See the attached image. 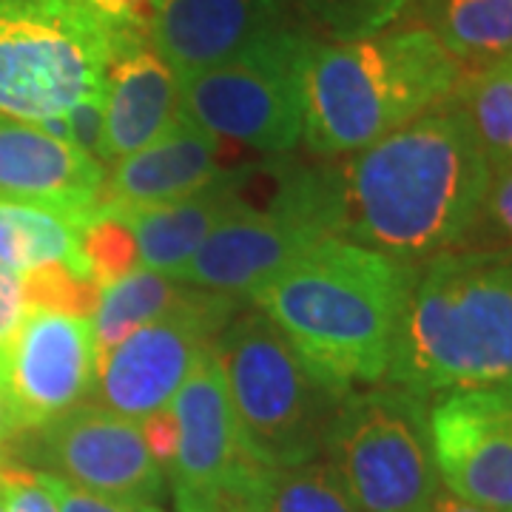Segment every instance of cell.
<instances>
[{
  "label": "cell",
  "instance_id": "1",
  "mask_svg": "<svg viewBox=\"0 0 512 512\" xmlns=\"http://www.w3.org/2000/svg\"><path fill=\"white\" fill-rule=\"evenodd\" d=\"M493 168L450 103L330 163L336 237L407 265L478 231Z\"/></svg>",
  "mask_w": 512,
  "mask_h": 512
},
{
  "label": "cell",
  "instance_id": "2",
  "mask_svg": "<svg viewBox=\"0 0 512 512\" xmlns=\"http://www.w3.org/2000/svg\"><path fill=\"white\" fill-rule=\"evenodd\" d=\"M419 265L325 237L256 285L265 313L319 379L339 393L387 376Z\"/></svg>",
  "mask_w": 512,
  "mask_h": 512
},
{
  "label": "cell",
  "instance_id": "3",
  "mask_svg": "<svg viewBox=\"0 0 512 512\" xmlns=\"http://www.w3.org/2000/svg\"><path fill=\"white\" fill-rule=\"evenodd\" d=\"M390 387L419 399L512 379V251L456 248L419 265Z\"/></svg>",
  "mask_w": 512,
  "mask_h": 512
},
{
  "label": "cell",
  "instance_id": "4",
  "mask_svg": "<svg viewBox=\"0 0 512 512\" xmlns=\"http://www.w3.org/2000/svg\"><path fill=\"white\" fill-rule=\"evenodd\" d=\"M464 69L427 26L356 40H313L305 63L302 140L322 157H348L456 94Z\"/></svg>",
  "mask_w": 512,
  "mask_h": 512
},
{
  "label": "cell",
  "instance_id": "5",
  "mask_svg": "<svg viewBox=\"0 0 512 512\" xmlns=\"http://www.w3.org/2000/svg\"><path fill=\"white\" fill-rule=\"evenodd\" d=\"M214 348L248 456L262 467H299L325 456L330 424L348 393L319 379L256 308L239 311Z\"/></svg>",
  "mask_w": 512,
  "mask_h": 512
},
{
  "label": "cell",
  "instance_id": "6",
  "mask_svg": "<svg viewBox=\"0 0 512 512\" xmlns=\"http://www.w3.org/2000/svg\"><path fill=\"white\" fill-rule=\"evenodd\" d=\"M111 32L83 0H0V114L43 123L106 92Z\"/></svg>",
  "mask_w": 512,
  "mask_h": 512
},
{
  "label": "cell",
  "instance_id": "7",
  "mask_svg": "<svg viewBox=\"0 0 512 512\" xmlns=\"http://www.w3.org/2000/svg\"><path fill=\"white\" fill-rule=\"evenodd\" d=\"M325 461L359 512H430L441 490L427 402L399 387L350 390L330 424Z\"/></svg>",
  "mask_w": 512,
  "mask_h": 512
},
{
  "label": "cell",
  "instance_id": "8",
  "mask_svg": "<svg viewBox=\"0 0 512 512\" xmlns=\"http://www.w3.org/2000/svg\"><path fill=\"white\" fill-rule=\"evenodd\" d=\"M316 37L282 26L228 63L180 77V111L214 137L262 154H285L302 140L305 63Z\"/></svg>",
  "mask_w": 512,
  "mask_h": 512
},
{
  "label": "cell",
  "instance_id": "9",
  "mask_svg": "<svg viewBox=\"0 0 512 512\" xmlns=\"http://www.w3.org/2000/svg\"><path fill=\"white\" fill-rule=\"evenodd\" d=\"M265 208L248 202L197 248L177 279L248 302V293L319 239L336 237L330 165L274 171Z\"/></svg>",
  "mask_w": 512,
  "mask_h": 512
},
{
  "label": "cell",
  "instance_id": "10",
  "mask_svg": "<svg viewBox=\"0 0 512 512\" xmlns=\"http://www.w3.org/2000/svg\"><path fill=\"white\" fill-rule=\"evenodd\" d=\"M239 296L202 291L183 311L131 330L114 348L97 356L89 404L143 421L165 410L217 336L242 311Z\"/></svg>",
  "mask_w": 512,
  "mask_h": 512
},
{
  "label": "cell",
  "instance_id": "11",
  "mask_svg": "<svg viewBox=\"0 0 512 512\" xmlns=\"http://www.w3.org/2000/svg\"><path fill=\"white\" fill-rule=\"evenodd\" d=\"M168 407L177 419V450L165 467V487L174 510H245L265 467L248 456L242 444L217 348L197 362Z\"/></svg>",
  "mask_w": 512,
  "mask_h": 512
},
{
  "label": "cell",
  "instance_id": "12",
  "mask_svg": "<svg viewBox=\"0 0 512 512\" xmlns=\"http://www.w3.org/2000/svg\"><path fill=\"white\" fill-rule=\"evenodd\" d=\"M94 365L89 316L37 305L23 313L18 330L0 348V393L20 433L40 430L89 402Z\"/></svg>",
  "mask_w": 512,
  "mask_h": 512
},
{
  "label": "cell",
  "instance_id": "13",
  "mask_svg": "<svg viewBox=\"0 0 512 512\" xmlns=\"http://www.w3.org/2000/svg\"><path fill=\"white\" fill-rule=\"evenodd\" d=\"M427 430L444 490L512 512V379L436 396Z\"/></svg>",
  "mask_w": 512,
  "mask_h": 512
},
{
  "label": "cell",
  "instance_id": "14",
  "mask_svg": "<svg viewBox=\"0 0 512 512\" xmlns=\"http://www.w3.org/2000/svg\"><path fill=\"white\" fill-rule=\"evenodd\" d=\"M43 473L89 493L120 501L157 504L168 490L163 467L148 450L140 421L80 404L37 430Z\"/></svg>",
  "mask_w": 512,
  "mask_h": 512
},
{
  "label": "cell",
  "instance_id": "15",
  "mask_svg": "<svg viewBox=\"0 0 512 512\" xmlns=\"http://www.w3.org/2000/svg\"><path fill=\"white\" fill-rule=\"evenodd\" d=\"M291 23L274 0H163L148 43L180 80L234 60Z\"/></svg>",
  "mask_w": 512,
  "mask_h": 512
},
{
  "label": "cell",
  "instance_id": "16",
  "mask_svg": "<svg viewBox=\"0 0 512 512\" xmlns=\"http://www.w3.org/2000/svg\"><path fill=\"white\" fill-rule=\"evenodd\" d=\"M106 72V134L100 163L111 165L160 140L180 117V83L148 43V32L109 29Z\"/></svg>",
  "mask_w": 512,
  "mask_h": 512
},
{
  "label": "cell",
  "instance_id": "17",
  "mask_svg": "<svg viewBox=\"0 0 512 512\" xmlns=\"http://www.w3.org/2000/svg\"><path fill=\"white\" fill-rule=\"evenodd\" d=\"M220 137L180 111L174 126L143 151L111 163L100 188L97 214L123 217L200 191L222 171Z\"/></svg>",
  "mask_w": 512,
  "mask_h": 512
},
{
  "label": "cell",
  "instance_id": "18",
  "mask_svg": "<svg viewBox=\"0 0 512 512\" xmlns=\"http://www.w3.org/2000/svg\"><path fill=\"white\" fill-rule=\"evenodd\" d=\"M106 168L26 120L0 114V197L94 217Z\"/></svg>",
  "mask_w": 512,
  "mask_h": 512
},
{
  "label": "cell",
  "instance_id": "19",
  "mask_svg": "<svg viewBox=\"0 0 512 512\" xmlns=\"http://www.w3.org/2000/svg\"><path fill=\"white\" fill-rule=\"evenodd\" d=\"M254 171V165L225 168L217 180H211L188 197L117 217L120 222H126L134 237L140 265L177 279L202 242L228 217H234L239 208L251 202L245 188L251 183Z\"/></svg>",
  "mask_w": 512,
  "mask_h": 512
},
{
  "label": "cell",
  "instance_id": "20",
  "mask_svg": "<svg viewBox=\"0 0 512 512\" xmlns=\"http://www.w3.org/2000/svg\"><path fill=\"white\" fill-rule=\"evenodd\" d=\"M92 220L52 205L0 197V262L26 282L57 274L94 282L83 251V234Z\"/></svg>",
  "mask_w": 512,
  "mask_h": 512
},
{
  "label": "cell",
  "instance_id": "21",
  "mask_svg": "<svg viewBox=\"0 0 512 512\" xmlns=\"http://www.w3.org/2000/svg\"><path fill=\"white\" fill-rule=\"evenodd\" d=\"M205 288L188 285L183 279L148 271L137 265L120 279L100 288L97 308L92 313V336L97 356L126 339L131 330L163 319L168 313L194 305Z\"/></svg>",
  "mask_w": 512,
  "mask_h": 512
},
{
  "label": "cell",
  "instance_id": "22",
  "mask_svg": "<svg viewBox=\"0 0 512 512\" xmlns=\"http://www.w3.org/2000/svg\"><path fill=\"white\" fill-rule=\"evenodd\" d=\"M424 20L461 69L512 55V0H424Z\"/></svg>",
  "mask_w": 512,
  "mask_h": 512
},
{
  "label": "cell",
  "instance_id": "23",
  "mask_svg": "<svg viewBox=\"0 0 512 512\" xmlns=\"http://www.w3.org/2000/svg\"><path fill=\"white\" fill-rule=\"evenodd\" d=\"M450 106L464 117L495 171L512 165V55L461 74Z\"/></svg>",
  "mask_w": 512,
  "mask_h": 512
},
{
  "label": "cell",
  "instance_id": "24",
  "mask_svg": "<svg viewBox=\"0 0 512 512\" xmlns=\"http://www.w3.org/2000/svg\"><path fill=\"white\" fill-rule=\"evenodd\" d=\"M251 512H359L328 461L265 467L248 495Z\"/></svg>",
  "mask_w": 512,
  "mask_h": 512
},
{
  "label": "cell",
  "instance_id": "25",
  "mask_svg": "<svg viewBox=\"0 0 512 512\" xmlns=\"http://www.w3.org/2000/svg\"><path fill=\"white\" fill-rule=\"evenodd\" d=\"M288 18L313 37L356 40L390 29L416 0H274Z\"/></svg>",
  "mask_w": 512,
  "mask_h": 512
},
{
  "label": "cell",
  "instance_id": "26",
  "mask_svg": "<svg viewBox=\"0 0 512 512\" xmlns=\"http://www.w3.org/2000/svg\"><path fill=\"white\" fill-rule=\"evenodd\" d=\"M83 251L92 265L97 288L109 285L140 265L137 245H134L128 225L109 214H94V220L89 222V228L83 234Z\"/></svg>",
  "mask_w": 512,
  "mask_h": 512
},
{
  "label": "cell",
  "instance_id": "27",
  "mask_svg": "<svg viewBox=\"0 0 512 512\" xmlns=\"http://www.w3.org/2000/svg\"><path fill=\"white\" fill-rule=\"evenodd\" d=\"M0 490L6 512H60L55 495L40 481L37 470L0 464Z\"/></svg>",
  "mask_w": 512,
  "mask_h": 512
},
{
  "label": "cell",
  "instance_id": "28",
  "mask_svg": "<svg viewBox=\"0 0 512 512\" xmlns=\"http://www.w3.org/2000/svg\"><path fill=\"white\" fill-rule=\"evenodd\" d=\"M37 476L49 487V493L55 495L57 510L60 512H163L157 504L120 501V498H109V495L80 490V487H72V484H66L60 478L43 473V470H37Z\"/></svg>",
  "mask_w": 512,
  "mask_h": 512
},
{
  "label": "cell",
  "instance_id": "29",
  "mask_svg": "<svg viewBox=\"0 0 512 512\" xmlns=\"http://www.w3.org/2000/svg\"><path fill=\"white\" fill-rule=\"evenodd\" d=\"M66 120V143L80 148L83 154L94 157L100 163L103 154V134H106V106H103V94L89 97L83 103H77L74 109L63 114Z\"/></svg>",
  "mask_w": 512,
  "mask_h": 512
},
{
  "label": "cell",
  "instance_id": "30",
  "mask_svg": "<svg viewBox=\"0 0 512 512\" xmlns=\"http://www.w3.org/2000/svg\"><path fill=\"white\" fill-rule=\"evenodd\" d=\"M481 225H487V231H493L507 245L504 251H512V165L493 174L478 228Z\"/></svg>",
  "mask_w": 512,
  "mask_h": 512
},
{
  "label": "cell",
  "instance_id": "31",
  "mask_svg": "<svg viewBox=\"0 0 512 512\" xmlns=\"http://www.w3.org/2000/svg\"><path fill=\"white\" fill-rule=\"evenodd\" d=\"M109 29H137L148 32L157 6L163 0H83Z\"/></svg>",
  "mask_w": 512,
  "mask_h": 512
},
{
  "label": "cell",
  "instance_id": "32",
  "mask_svg": "<svg viewBox=\"0 0 512 512\" xmlns=\"http://www.w3.org/2000/svg\"><path fill=\"white\" fill-rule=\"evenodd\" d=\"M29 308L32 305L26 296V279L0 262V348L12 339V333L18 330L20 319Z\"/></svg>",
  "mask_w": 512,
  "mask_h": 512
},
{
  "label": "cell",
  "instance_id": "33",
  "mask_svg": "<svg viewBox=\"0 0 512 512\" xmlns=\"http://www.w3.org/2000/svg\"><path fill=\"white\" fill-rule=\"evenodd\" d=\"M140 427H143V436H146L151 456H154V461L163 467L165 473V467L171 464L174 450H177V419H174L171 407L151 413L148 419L140 421Z\"/></svg>",
  "mask_w": 512,
  "mask_h": 512
},
{
  "label": "cell",
  "instance_id": "34",
  "mask_svg": "<svg viewBox=\"0 0 512 512\" xmlns=\"http://www.w3.org/2000/svg\"><path fill=\"white\" fill-rule=\"evenodd\" d=\"M430 512H493V510H484V507H478V504H470V501H464V498H458L450 490H444L441 487L439 495H436V501H433V507Z\"/></svg>",
  "mask_w": 512,
  "mask_h": 512
},
{
  "label": "cell",
  "instance_id": "35",
  "mask_svg": "<svg viewBox=\"0 0 512 512\" xmlns=\"http://www.w3.org/2000/svg\"><path fill=\"white\" fill-rule=\"evenodd\" d=\"M15 436H20L18 421L12 416V407L6 402V396L0 393V447H6Z\"/></svg>",
  "mask_w": 512,
  "mask_h": 512
},
{
  "label": "cell",
  "instance_id": "36",
  "mask_svg": "<svg viewBox=\"0 0 512 512\" xmlns=\"http://www.w3.org/2000/svg\"><path fill=\"white\" fill-rule=\"evenodd\" d=\"M0 512H6V501H3V490H0Z\"/></svg>",
  "mask_w": 512,
  "mask_h": 512
},
{
  "label": "cell",
  "instance_id": "37",
  "mask_svg": "<svg viewBox=\"0 0 512 512\" xmlns=\"http://www.w3.org/2000/svg\"><path fill=\"white\" fill-rule=\"evenodd\" d=\"M231 512H251V510H231Z\"/></svg>",
  "mask_w": 512,
  "mask_h": 512
}]
</instances>
